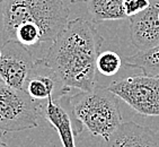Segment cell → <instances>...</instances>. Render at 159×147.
Here are the masks:
<instances>
[{
	"instance_id": "obj_12",
	"label": "cell",
	"mask_w": 159,
	"mask_h": 147,
	"mask_svg": "<svg viewBox=\"0 0 159 147\" xmlns=\"http://www.w3.org/2000/svg\"><path fill=\"white\" fill-rule=\"evenodd\" d=\"M129 67L138 68L144 75L158 76L159 75V44L149 50L138 51L125 59Z\"/></svg>"
},
{
	"instance_id": "obj_14",
	"label": "cell",
	"mask_w": 159,
	"mask_h": 147,
	"mask_svg": "<svg viewBox=\"0 0 159 147\" xmlns=\"http://www.w3.org/2000/svg\"><path fill=\"white\" fill-rule=\"evenodd\" d=\"M151 0H124L123 9L126 17L131 18L133 16L138 15L139 12L147 9Z\"/></svg>"
},
{
	"instance_id": "obj_7",
	"label": "cell",
	"mask_w": 159,
	"mask_h": 147,
	"mask_svg": "<svg viewBox=\"0 0 159 147\" xmlns=\"http://www.w3.org/2000/svg\"><path fill=\"white\" fill-rule=\"evenodd\" d=\"M40 113L58 131L63 147H76L75 137L83 131L84 126L72 112L70 96L62 95L40 102Z\"/></svg>"
},
{
	"instance_id": "obj_17",
	"label": "cell",
	"mask_w": 159,
	"mask_h": 147,
	"mask_svg": "<svg viewBox=\"0 0 159 147\" xmlns=\"http://www.w3.org/2000/svg\"><path fill=\"white\" fill-rule=\"evenodd\" d=\"M6 0H0V3H2V2H5Z\"/></svg>"
},
{
	"instance_id": "obj_9",
	"label": "cell",
	"mask_w": 159,
	"mask_h": 147,
	"mask_svg": "<svg viewBox=\"0 0 159 147\" xmlns=\"http://www.w3.org/2000/svg\"><path fill=\"white\" fill-rule=\"evenodd\" d=\"M99 147H159V134L133 121L123 122Z\"/></svg>"
},
{
	"instance_id": "obj_6",
	"label": "cell",
	"mask_w": 159,
	"mask_h": 147,
	"mask_svg": "<svg viewBox=\"0 0 159 147\" xmlns=\"http://www.w3.org/2000/svg\"><path fill=\"white\" fill-rule=\"evenodd\" d=\"M28 48L16 41H6L0 45V79L10 87L24 89L25 84L36 66Z\"/></svg>"
},
{
	"instance_id": "obj_16",
	"label": "cell",
	"mask_w": 159,
	"mask_h": 147,
	"mask_svg": "<svg viewBox=\"0 0 159 147\" xmlns=\"http://www.w3.org/2000/svg\"><path fill=\"white\" fill-rule=\"evenodd\" d=\"M88 0H70L71 3H78V2H86Z\"/></svg>"
},
{
	"instance_id": "obj_15",
	"label": "cell",
	"mask_w": 159,
	"mask_h": 147,
	"mask_svg": "<svg viewBox=\"0 0 159 147\" xmlns=\"http://www.w3.org/2000/svg\"><path fill=\"white\" fill-rule=\"evenodd\" d=\"M2 137H3V131L0 130V147H8V145L2 140Z\"/></svg>"
},
{
	"instance_id": "obj_1",
	"label": "cell",
	"mask_w": 159,
	"mask_h": 147,
	"mask_svg": "<svg viewBox=\"0 0 159 147\" xmlns=\"http://www.w3.org/2000/svg\"><path fill=\"white\" fill-rule=\"evenodd\" d=\"M104 37L92 21L77 17L52 41L40 59L63 88L89 92L96 86V64Z\"/></svg>"
},
{
	"instance_id": "obj_4",
	"label": "cell",
	"mask_w": 159,
	"mask_h": 147,
	"mask_svg": "<svg viewBox=\"0 0 159 147\" xmlns=\"http://www.w3.org/2000/svg\"><path fill=\"white\" fill-rule=\"evenodd\" d=\"M40 116V102L25 89L10 87L0 79V130L15 132L35 128Z\"/></svg>"
},
{
	"instance_id": "obj_8",
	"label": "cell",
	"mask_w": 159,
	"mask_h": 147,
	"mask_svg": "<svg viewBox=\"0 0 159 147\" xmlns=\"http://www.w3.org/2000/svg\"><path fill=\"white\" fill-rule=\"evenodd\" d=\"M130 19L132 44L139 51L149 50L159 44V0H151L147 9Z\"/></svg>"
},
{
	"instance_id": "obj_5",
	"label": "cell",
	"mask_w": 159,
	"mask_h": 147,
	"mask_svg": "<svg viewBox=\"0 0 159 147\" xmlns=\"http://www.w3.org/2000/svg\"><path fill=\"white\" fill-rule=\"evenodd\" d=\"M107 88L142 116H159V75H137L114 80Z\"/></svg>"
},
{
	"instance_id": "obj_18",
	"label": "cell",
	"mask_w": 159,
	"mask_h": 147,
	"mask_svg": "<svg viewBox=\"0 0 159 147\" xmlns=\"http://www.w3.org/2000/svg\"><path fill=\"white\" fill-rule=\"evenodd\" d=\"M122 1H124V0H122Z\"/></svg>"
},
{
	"instance_id": "obj_2",
	"label": "cell",
	"mask_w": 159,
	"mask_h": 147,
	"mask_svg": "<svg viewBox=\"0 0 159 147\" xmlns=\"http://www.w3.org/2000/svg\"><path fill=\"white\" fill-rule=\"evenodd\" d=\"M64 0H6L2 7V40L21 45L53 41L69 21Z\"/></svg>"
},
{
	"instance_id": "obj_13",
	"label": "cell",
	"mask_w": 159,
	"mask_h": 147,
	"mask_svg": "<svg viewBox=\"0 0 159 147\" xmlns=\"http://www.w3.org/2000/svg\"><path fill=\"white\" fill-rule=\"evenodd\" d=\"M122 67L121 57L114 51L101 52L97 58L96 68L104 76H113Z\"/></svg>"
},
{
	"instance_id": "obj_10",
	"label": "cell",
	"mask_w": 159,
	"mask_h": 147,
	"mask_svg": "<svg viewBox=\"0 0 159 147\" xmlns=\"http://www.w3.org/2000/svg\"><path fill=\"white\" fill-rule=\"evenodd\" d=\"M57 85L60 84L55 79L53 74L43 66L40 59H37L35 69L25 84L24 89L34 101L43 102L50 97H54V94L57 93L55 92Z\"/></svg>"
},
{
	"instance_id": "obj_3",
	"label": "cell",
	"mask_w": 159,
	"mask_h": 147,
	"mask_svg": "<svg viewBox=\"0 0 159 147\" xmlns=\"http://www.w3.org/2000/svg\"><path fill=\"white\" fill-rule=\"evenodd\" d=\"M70 105L76 119L95 137L107 139L123 123L119 98L107 86L72 95Z\"/></svg>"
},
{
	"instance_id": "obj_11",
	"label": "cell",
	"mask_w": 159,
	"mask_h": 147,
	"mask_svg": "<svg viewBox=\"0 0 159 147\" xmlns=\"http://www.w3.org/2000/svg\"><path fill=\"white\" fill-rule=\"evenodd\" d=\"M122 0H88L87 10L93 23L126 18Z\"/></svg>"
}]
</instances>
